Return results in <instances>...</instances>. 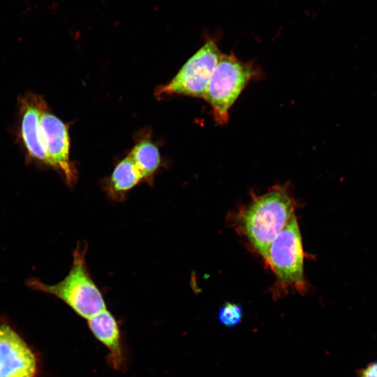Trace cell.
I'll list each match as a JSON object with an SVG mask.
<instances>
[{"label":"cell","instance_id":"2","mask_svg":"<svg viewBox=\"0 0 377 377\" xmlns=\"http://www.w3.org/2000/svg\"><path fill=\"white\" fill-rule=\"evenodd\" d=\"M87 244L78 242L73 253L72 267L66 276L49 285L36 278L27 280L28 287L52 295L68 305L77 315L89 320L106 309L103 295L91 279L86 265Z\"/></svg>","mask_w":377,"mask_h":377},{"label":"cell","instance_id":"13","mask_svg":"<svg viewBox=\"0 0 377 377\" xmlns=\"http://www.w3.org/2000/svg\"><path fill=\"white\" fill-rule=\"evenodd\" d=\"M362 377H377V362L369 365L363 371Z\"/></svg>","mask_w":377,"mask_h":377},{"label":"cell","instance_id":"6","mask_svg":"<svg viewBox=\"0 0 377 377\" xmlns=\"http://www.w3.org/2000/svg\"><path fill=\"white\" fill-rule=\"evenodd\" d=\"M43 107L39 121L40 140L50 165L59 170L68 185L76 182L77 175L70 161V142L67 126Z\"/></svg>","mask_w":377,"mask_h":377},{"label":"cell","instance_id":"1","mask_svg":"<svg viewBox=\"0 0 377 377\" xmlns=\"http://www.w3.org/2000/svg\"><path fill=\"white\" fill-rule=\"evenodd\" d=\"M296 202L288 187L276 185L256 196L236 215V228L265 263L269 246L295 213Z\"/></svg>","mask_w":377,"mask_h":377},{"label":"cell","instance_id":"11","mask_svg":"<svg viewBox=\"0 0 377 377\" xmlns=\"http://www.w3.org/2000/svg\"><path fill=\"white\" fill-rule=\"evenodd\" d=\"M128 156L136 165L143 180L152 183L161 164L160 153L156 145L148 139L142 140L134 146Z\"/></svg>","mask_w":377,"mask_h":377},{"label":"cell","instance_id":"3","mask_svg":"<svg viewBox=\"0 0 377 377\" xmlns=\"http://www.w3.org/2000/svg\"><path fill=\"white\" fill-rule=\"evenodd\" d=\"M304 258L302 236L294 213L272 241L265 262L275 276L272 288L274 299L284 296L290 290L302 295L307 293Z\"/></svg>","mask_w":377,"mask_h":377},{"label":"cell","instance_id":"12","mask_svg":"<svg viewBox=\"0 0 377 377\" xmlns=\"http://www.w3.org/2000/svg\"><path fill=\"white\" fill-rule=\"evenodd\" d=\"M243 317L242 306L236 303L227 302L219 309L218 319L226 327H235L238 325Z\"/></svg>","mask_w":377,"mask_h":377},{"label":"cell","instance_id":"4","mask_svg":"<svg viewBox=\"0 0 377 377\" xmlns=\"http://www.w3.org/2000/svg\"><path fill=\"white\" fill-rule=\"evenodd\" d=\"M256 75L257 70L252 64L240 61L233 53L221 54L205 96L216 123L224 125L228 121L232 105Z\"/></svg>","mask_w":377,"mask_h":377},{"label":"cell","instance_id":"8","mask_svg":"<svg viewBox=\"0 0 377 377\" xmlns=\"http://www.w3.org/2000/svg\"><path fill=\"white\" fill-rule=\"evenodd\" d=\"M44 101L35 96H27L22 99L21 132L24 143L29 154L46 164L49 159L40 136L39 121Z\"/></svg>","mask_w":377,"mask_h":377},{"label":"cell","instance_id":"10","mask_svg":"<svg viewBox=\"0 0 377 377\" xmlns=\"http://www.w3.org/2000/svg\"><path fill=\"white\" fill-rule=\"evenodd\" d=\"M143 177L133 161L127 156L115 166L106 191L115 201H122L126 193L137 186Z\"/></svg>","mask_w":377,"mask_h":377},{"label":"cell","instance_id":"7","mask_svg":"<svg viewBox=\"0 0 377 377\" xmlns=\"http://www.w3.org/2000/svg\"><path fill=\"white\" fill-rule=\"evenodd\" d=\"M36 355L9 325H0V377H36Z\"/></svg>","mask_w":377,"mask_h":377},{"label":"cell","instance_id":"9","mask_svg":"<svg viewBox=\"0 0 377 377\" xmlns=\"http://www.w3.org/2000/svg\"><path fill=\"white\" fill-rule=\"evenodd\" d=\"M87 321L94 336L109 350L108 359L111 365L114 369H119L123 363V353L120 331L114 317L105 309Z\"/></svg>","mask_w":377,"mask_h":377},{"label":"cell","instance_id":"5","mask_svg":"<svg viewBox=\"0 0 377 377\" xmlns=\"http://www.w3.org/2000/svg\"><path fill=\"white\" fill-rule=\"evenodd\" d=\"M221 54L214 41L206 42L168 83L158 89L156 95L182 94L205 98L211 76Z\"/></svg>","mask_w":377,"mask_h":377}]
</instances>
